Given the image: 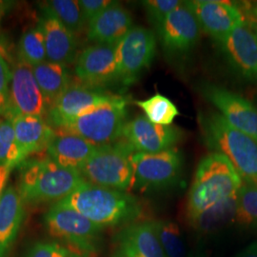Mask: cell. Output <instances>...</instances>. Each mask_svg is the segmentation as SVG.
Segmentation results:
<instances>
[{
    "label": "cell",
    "instance_id": "10",
    "mask_svg": "<svg viewBox=\"0 0 257 257\" xmlns=\"http://www.w3.org/2000/svg\"><path fill=\"white\" fill-rule=\"evenodd\" d=\"M201 28L187 2L174 10L156 31L166 55L183 59L190 55L201 37Z\"/></svg>",
    "mask_w": 257,
    "mask_h": 257
},
{
    "label": "cell",
    "instance_id": "7",
    "mask_svg": "<svg viewBox=\"0 0 257 257\" xmlns=\"http://www.w3.org/2000/svg\"><path fill=\"white\" fill-rule=\"evenodd\" d=\"M50 235L62 240L74 248L77 254L92 252L98 242L101 227L74 209L56 202L45 215Z\"/></svg>",
    "mask_w": 257,
    "mask_h": 257
},
{
    "label": "cell",
    "instance_id": "43",
    "mask_svg": "<svg viewBox=\"0 0 257 257\" xmlns=\"http://www.w3.org/2000/svg\"><path fill=\"white\" fill-rule=\"evenodd\" d=\"M113 257H123V255H122V254H121V253H117V254H115V255H114V256Z\"/></svg>",
    "mask_w": 257,
    "mask_h": 257
},
{
    "label": "cell",
    "instance_id": "9",
    "mask_svg": "<svg viewBox=\"0 0 257 257\" xmlns=\"http://www.w3.org/2000/svg\"><path fill=\"white\" fill-rule=\"evenodd\" d=\"M156 53L155 33L134 26L117 43V82L124 88L138 81L152 64Z\"/></svg>",
    "mask_w": 257,
    "mask_h": 257
},
{
    "label": "cell",
    "instance_id": "24",
    "mask_svg": "<svg viewBox=\"0 0 257 257\" xmlns=\"http://www.w3.org/2000/svg\"><path fill=\"white\" fill-rule=\"evenodd\" d=\"M33 72L50 109L71 85L67 66L45 61L33 67Z\"/></svg>",
    "mask_w": 257,
    "mask_h": 257
},
{
    "label": "cell",
    "instance_id": "12",
    "mask_svg": "<svg viewBox=\"0 0 257 257\" xmlns=\"http://www.w3.org/2000/svg\"><path fill=\"white\" fill-rule=\"evenodd\" d=\"M199 92L232 128L257 140V108L251 102L212 83L200 84Z\"/></svg>",
    "mask_w": 257,
    "mask_h": 257
},
{
    "label": "cell",
    "instance_id": "38",
    "mask_svg": "<svg viewBox=\"0 0 257 257\" xmlns=\"http://www.w3.org/2000/svg\"><path fill=\"white\" fill-rule=\"evenodd\" d=\"M240 257H257V242L250 245Z\"/></svg>",
    "mask_w": 257,
    "mask_h": 257
},
{
    "label": "cell",
    "instance_id": "39",
    "mask_svg": "<svg viewBox=\"0 0 257 257\" xmlns=\"http://www.w3.org/2000/svg\"><path fill=\"white\" fill-rule=\"evenodd\" d=\"M7 7V3L6 2H2L0 1V16H3Z\"/></svg>",
    "mask_w": 257,
    "mask_h": 257
},
{
    "label": "cell",
    "instance_id": "23",
    "mask_svg": "<svg viewBox=\"0 0 257 257\" xmlns=\"http://www.w3.org/2000/svg\"><path fill=\"white\" fill-rule=\"evenodd\" d=\"M46 46L47 61L57 64H72L77 58L75 36L58 20L47 17L41 20Z\"/></svg>",
    "mask_w": 257,
    "mask_h": 257
},
{
    "label": "cell",
    "instance_id": "27",
    "mask_svg": "<svg viewBox=\"0 0 257 257\" xmlns=\"http://www.w3.org/2000/svg\"><path fill=\"white\" fill-rule=\"evenodd\" d=\"M19 60L31 67L47 61L45 37L40 25L28 30L19 43Z\"/></svg>",
    "mask_w": 257,
    "mask_h": 257
},
{
    "label": "cell",
    "instance_id": "15",
    "mask_svg": "<svg viewBox=\"0 0 257 257\" xmlns=\"http://www.w3.org/2000/svg\"><path fill=\"white\" fill-rule=\"evenodd\" d=\"M122 137L136 152L154 154L175 148L183 139L184 132L174 125H157L145 115H138L125 124Z\"/></svg>",
    "mask_w": 257,
    "mask_h": 257
},
{
    "label": "cell",
    "instance_id": "16",
    "mask_svg": "<svg viewBox=\"0 0 257 257\" xmlns=\"http://www.w3.org/2000/svg\"><path fill=\"white\" fill-rule=\"evenodd\" d=\"M187 4L193 11L203 32L217 43L246 20L238 7L230 2L193 0L187 1Z\"/></svg>",
    "mask_w": 257,
    "mask_h": 257
},
{
    "label": "cell",
    "instance_id": "13",
    "mask_svg": "<svg viewBox=\"0 0 257 257\" xmlns=\"http://www.w3.org/2000/svg\"><path fill=\"white\" fill-rule=\"evenodd\" d=\"M75 74L79 82L102 88L117 82V44H92L78 55Z\"/></svg>",
    "mask_w": 257,
    "mask_h": 257
},
{
    "label": "cell",
    "instance_id": "11",
    "mask_svg": "<svg viewBox=\"0 0 257 257\" xmlns=\"http://www.w3.org/2000/svg\"><path fill=\"white\" fill-rule=\"evenodd\" d=\"M116 95L102 88L80 82L71 83L64 93L48 110L47 122L55 130L66 122L111 101Z\"/></svg>",
    "mask_w": 257,
    "mask_h": 257
},
{
    "label": "cell",
    "instance_id": "29",
    "mask_svg": "<svg viewBox=\"0 0 257 257\" xmlns=\"http://www.w3.org/2000/svg\"><path fill=\"white\" fill-rule=\"evenodd\" d=\"M26 158L19 148L12 118L0 120V166L15 169Z\"/></svg>",
    "mask_w": 257,
    "mask_h": 257
},
{
    "label": "cell",
    "instance_id": "36",
    "mask_svg": "<svg viewBox=\"0 0 257 257\" xmlns=\"http://www.w3.org/2000/svg\"><path fill=\"white\" fill-rule=\"evenodd\" d=\"M12 171L13 169L10 167L0 166V199L7 189V183H8Z\"/></svg>",
    "mask_w": 257,
    "mask_h": 257
},
{
    "label": "cell",
    "instance_id": "37",
    "mask_svg": "<svg viewBox=\"0 0 257 257\" xmlns=\"http://www.w3.org/2000/svg\"><path fill=\"white\" fill-rule=\"evenodd\" d=\"M9 99L0 93V115L4 117H9Z\"/></svg>",
    "mask_w": 257,
    "mask_h": 257
},
{
    "label": "cell",
    "instance_id": "35",
    "mask_svg": "<svg viewBox=\"0 0 257 257\" xmlns=\"http://www.w3.org/2000/svg\"><path fill=\"white\" fill-rule=\"evenodd\" d=\"M12 79V71L0 50V93L9 99L10 83Z\"/></svg>",
    "mask_w": 257,
    "mask_h": 257
},
{
    "label": "cell",
    "instance_id": "6",
    "mask_svg": "<svg viewBox=\"0 0 257 257\" xmlns=\"http://www.w3.org/2000/svg\"><path fill=\"white\" fill-rule=\"evenodd\" d=\"M130 98L117 94L111 101L62 124L55 131L76 135L97 146L116 142L127 123Z\"/></svg>",
    "mask_w": 257,
    "mask_h": 257
},
{
    "label": "cell",
    "instance_id": "33",
    "mask_svg": "<svg viewBox=\"0 0 257 257\" xmlns=\"http://www.w3.org/2000/svg\"><path fill=\"white\" fill-rule=\"evenodd\" d=\"M69 249L56 242H38L29 250L26 257H70Z\"/></svg>",
    "mask_w": 257,
    "mask_h": 257
},
{
    "label": "cell",
    "instance_id": "14",
    "mask_svg": "<svg viewBox=\"0 0 257 257\" xmlns=\"http://www.w3.org/2000/svg\"><path fill=\"white\" fill-rule=\"evenodd\" d=\"M9 117L16 115L47 116L48 105L41 92L33 67L18 61L12 70L9 90Z\"/></svg>",
    "mask_w": 257,
    "mask_h": 257
},
{
    "label": "cell",
    "instance_id": "3",
    "mask_svg": "<svg viewBox=\"0 0 257 257\" xmlns=\"http://www.w3.org/2000/svg\"><path fill=\"white\" fill-rule=\"evenodd\" d=\"M19 167L18 190L24 204L61 201L86 181L78 171L57 165L48 156Z\"/></svg>",
    "mask_w": 257,
    "mask_h": 257
},
{
    "label": "cell",
    "instance_id": "42",
    "mask_svg": "<svg viewBox=\"0 0 257 257\" xmlns=\"http://www.w3.org/2000/svg\"><path fill=\"white\" fill-rule=\"evenodd\" d=\"M70 257H85L81 255V254H77V253H72Z\"/></svg>",
    "mask_w": 257,
    "mask_h": 257
},
{
    "label": "cell",
    "instance_id": "34",
    "mask_svg": "<svg viewBox=\"0 0 257 257\" xmlns=\"http://www.w3.org/2000/svg\"><path fill=\"white\" fill-rule=\"evenodd\" d=\"M79 7L82 13L83 18L87 25L88 23L97 17L106 8H108L112 1L110 0H80L78 1Z\"/></svg>",
    "mask_w": 257,
    "mask_h": 257
},
{
    "label": "cell",
    "instance_id": "44",
    "mask_svg": "<svg viewBox=\"0 0 257 257\" xmlns=\"http://www.w3.org/2000/svg\"><path fill=\"white\" fill-rule=\"evenodd\" d=\"M1 18H2V16H0V20H1Z\"/></svg>",
    "mask_w": 257,
    "mask_h": 257
},
{
    "label": "cell",
    "instance_id": "30",
    "mask_svg": "<svg viewBox=\"0 0 257 257\" xmlns=\"http://www.w3.org/2000/svg\"><path fill=\"white\" fill-rule=\"evenodd\" d=\"M156 234L167 257H187V248L179 227L172 221L155 222Z\"/></svg>",
    "mask_w": 257,
    "mask_h": 257
},
{
    "label": "cell",
    "instance_id": "20",
    "mask_svg": "<svg viewBox=\"0 0 257 257\" xmlns=\"http://www.w3.org/2000/svg\"><path fill=\"white\" fill-rule=\"evenodd\" d=\"M120 253L123 257H167L156 234L155 222H141L120 232Z\"/></svg>",
    "mask_w": 257,
    "mask_h": 257
},
{
    "label": "cell",
    "instance_id": "1",
    "mask_svg": "<svg viewBox=\"0 0 257 257\" xmlns=\"http://www.w3.org/2000/svg\"><path fill=\"white\" fill-rule=\"evenodd\" d=\"M58 202L78 211L101 228L133 222L142 212L139 201L127 192L87 181Z\"/></svg>",
    "mask_w": 257,
    "mask_h": 257
},
{
    "label": "cell",
    "instance_id": "17",
    "mask_svg": "<svg viewBox=\"0 0 257 257\" xmlns=\"http://www.w3.org/2000/svg\"><path fill=\"white\" fill-rule=\"evenodd\" d=\"M229 64L243 77L257 79V36L245 20L218 42Z\"/></svg>",
    "mask_w": 257,
    "mask_h": 257
},
{
    "label": "cell",
    "instance_id": "26",
    "mask_svg": "<svg viewBox=\"0 0 257 257\" xmlns=\"http://www.w3.org/2000/svg\"><path fill=\"white\" fill-rule=\"evenodd\" d=\"M236 196L222 200L200 212L190 220L193 227L203 232H211L221 228L225 223L234 220Z\"/></svg>",
    "mask_w": 257,
    "mask_h": 257
},
{
    "label": "cell",
    "instance_id": "25",
    "mask_svg": "<svg viewBox=\"0 0 257 257\" xmlns=\"http://www.w3.org/2000/svg\"><path fill=\"white\" fill-rule=\"evenodd\" d=\"M44 13L64 25L74 36L80 34L87 25L83 18L78 1L51 0L44 4Z\"/></svg>",
    "mask_w": 257,
    "mask_h": 257
},
{
    "label": "cell",
    "instance_id": "28",
    "mask_svg": "<svg viewBox=\"0 0 257 257\" xmlns=\"http://www.w3.org/2000/svg\"><path fill=\"white\" fill-rule=\"evenodd\" d=\"M135 104L144 111L148 120L157 125L170 126L180 114L175 103L160 93L145 100L136 101Z\"/></svg>",
    "mask_w": 257,
    "mask_h": 257
},
{
    "label": "cell",
    "instance_id": "22",
    "mask_svg": "<svg viewBox=\"0 0 257 257\" xmlns=\"http://www.w3.org/2000/svg\"><path fill=\"white\" fill-rule=\"evenodd\" d=\"M12 120L18 144L25 158L45 151L55 136V130L41 116L16 115Z\"/></svg>",
    "mask_w": 257,
    "mask_h": 257
},
{
    "label": "cell",
    "instance_id": "19",
    "mask_svg": "<svg viewBox=\"0 0 257 257\" xmlns=\"http://www.w3.org/2000/svg\"><path fill=\"white\" fill-rule=\"evenodd\" d=\"M98 147L74 134L55 131L46 152L48 157L57 165L79 172Z\"/></svg>",
    "mask_w": 257,
    "mask_h": 257
},
{
    "label": "cell",
    "instance_id": "21",
    "mask_svg": "<svg viewBox=\"0 0 257 257\" xmlns=\"http://www.w3.org/2000/svg\"><path fill=\"white\" fill-rule=\"evenodd\" d=\"M24 214V202L18 188L9 186L0 199V257L9 255Z\"/></svg>",
    "mask_w": 257,
    "mask_h": 257
},
{
    "label": "cell",
    "instance_id": "18",
    "mask_svg": "<svg viewBox=\"0 0 257 257\" xmlns=\"http://www.w3.org/2000/svg\"><path fill=\"white\" fill-rule=\"evenodd\" d=\"M133 26L128 10L112 1L87 25V38L93 44H117Z\"/></svg>",
    "mask_w": 257,
    "mask_h": 257
},
{
    "label": "cell",
    "instance_id": "2",
    "mask_svg": "<svg viewBox=\"0 0 257 257\" xmlns=\"http://www.w3.org/2000/svg\"><path fill=\"white\" fill-rule=\"evenodd\" d=\"M201 137L211 153L226 156L242 180L257 184V140L232 128L219 112H201Z\"/></svg>",
    "mask_w": 257,
    "mask_h": 257
},
{
    "label": "cell",
    "instance_id": "41",
    "mask_svg": "<svg viewBox=\"0 0 257 257\" xmlns=\"http://www.w3.org/2000/svg\"><path fill=\"white\" fill-rule=\"evenodd\" d=\"M252 14H253V16H254V18H255V20L257 21V3L254 5V6H253Z\"/></svg>",
    "mask_w": 257,
    "mask_h": 257
},
{
    "label": "cell",
    "instance_id": "8",
    "mask_svg": "<svg viewBox=\"0 0 257 257\" xmlns=\"http://www.w3.org/2000/svg\"><path fill=\"white\" fill-rule=\"evenodd\" d=\"M183 157L176 149L133 156V189L140 192L160 190L175 184L182 172Z\"/></svg>",
    "mask_w": 257,
    "mask_h": 257
},
{
    "label": "cell",
    "instance_id": "45",
    "mask_svg": "<svg viewBox=\"0 0 257 257\" xmlns=\"http://www.w3.org/2000/svg\"><path fill=\"white\" fill-rule=\"evenodd\" d=\"M196 257H199V256H196Z\"/></svg>",
    "mask_w": 257,
    "mask_h": 257
},
{
    "label": "cell",
    "instance_id": "40",
    "mask_svg": "<svg viewBox=\"0 0 257 257\" xmlns=\"http://www.w3.org/2000/svg\"><path fill=\"white\" fill-rule=\"evenodd\" d=\"M249 24H250V26L251 28L253 29V31H254V33L256 34L257 36V21L256 20H254V21H251V22H249Z\"/></svg>",
    "mask_w": 257,
    "mask_h": 257
},
{
    "label": "cell",
    "instance_id": "32",
    "mask_svg": "<svg viewBox=\"0 0 257 257\" xmlns=\"http://www.w3.org/2000/svg\"><path fill=\"white\" fill-rule=\"evenodd\" d=\"M182 3L183 1L179 0H147L142 2L148 19L156 31L163 24L167 17Z\"/></svg>",
    "mask_w": 257,
    "mask_h": 257
},
{
    "label": "cell",
    "instance_id": "31",
    "mask_svg": "<svg viewBox=\"0 0 257 257\" xmlns=\"http://www.w3.org/2000/svg\"><path fill=\"white\" fill-rule=\"evenodd\" d=\"M234 220L245 226L257 225V184H242L236 195Z\"/></svg>",
    "mask_w": 257,
    "mask_h": 257
},
{
    "label": "cell",
    "instance_id": "5",
    "mask_svg": "<svg viewBox=\"0 0 257 257\" xmlns=\"http://www.w3.org/2000/svg\"><path fill=\"white\" fill-rule=\"evenodd\" d=\"M136 153L126 140L101 145L79 170L89 182L121 192L133 189V156Z\"/></svg>",
    "mask_w": 257,
    "mask_h": 257
},
{
    "label": "cell",
    "instance_id": "4",
    "mask_svg": "<svg viewBox=\"0 0 257 257\" xmlns=\"http://www.w3.org/2000/svg\"><path fill=\"white\" fill-rule=\"evenodd\" d=\"M242 184L241 176L226 156L211 153L203 157L189 192V219L222 200L236 196Z\"/></svg>",
    "mask_w": 257,
    "mask_h": 257
}]
</instances>
